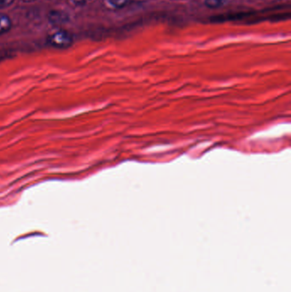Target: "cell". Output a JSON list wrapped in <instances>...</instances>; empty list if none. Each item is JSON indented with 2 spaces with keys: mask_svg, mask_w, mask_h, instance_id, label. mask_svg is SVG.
<instances>
[{
  "mask_svg": "<svg viewBox=\"0 0 291 292\" xmlns=\"http://www.w3.org/2000/svg\"><path fill=\"white\" fill-rule=\"evenodd\" d=\"M50 44L53 46L64 48L72 44L73 39L70 33L66 31H58L49 37Z\"/></svg>",
  "mask_w": 291,
  "mask_h": 292,
  "instance_id": "cell-1",
  "label": "cell"
},
{
  "mask_svg": "<svg viewBox=\"0 0 291 292\" xmlns=\"http://www.w3.org/2000/svg\"><path fill=\"white\" fill-rule=\"evenodd\" d=\"M49 21L50 23H53L54 25H59V24L67 23L69 21V17L63 11L54 10L50 12Z\"/></svg>",
  "mask_w": 291,
  "mask_h": 292,
  "instance_id": "cell-2",
  "label": "cell"
},
{
  "mask_svg": "<svg viewBox=\"0 0 291 292\" xmlns=\"http://www.w3.org/2000/svg\"><path fill=\"white\" fill-rule=\"evenodd\" d=\"M11 28V21L6 15L0 14V34L6 33Z\"/></svg>",
  "mask_w": 291,
  "mask_h": 292,
  "instance_id": "cell-3",
  "label": "cell"
},
{
  "mask_svg": "<svg viewBox=\"0 0 291 292\" xmlns=\"http://www.w3.org/2000/svg\"><path fill=\"white\" fill-rule=\"evenodd\" d=\"M226 2V0H206L205 3H206L207 6L215 9V8L221 6Z\"/></svg>",
  "mask_w": 291,
  "mask_h": 292,
  "instance_id": "cell-4",
  "label": "cell"
},
{
  "mask_svg": "<svg viewBox=\"0 0 291 292\" xmlns=\"http://www.w3.org/2000/svg\"><path fill=\"white\" fill-rule=\"evenodd\" d=\"M108 3H110L111 5L116 8H121V7L125 6L128 0H108Z\"/></svg>",
  "mask_w": 291,
  "mask_h": 292,
  "instance_id": "cell-5",
  "label": "cell"
},
{
  "mask_svg": "<svg viewBox=\"0 0 291 292\" xmlns=\"http://www.w3.org/2000/svg\"><path fill=\"white\" fill-rule=\"evenodd\" d=\"M14 0H0V7H7L13 3Z\"/></svg>",
  "mask_w": 291,
  "mask_h": 292,
  "instance_id": "cell-6",
  "label": "cell"
},
{
  "mask_svg": "<svg viewBox=\"0 0 291 292\" xmlns=\"http://www.w3.org/2000/svg\"><path fill=\"white\" fill-rule=\"evenodd\" d=\"M71 1L76 5L82 6V5H85V3H88L90 0H71Z\"/></svg>",
  "mask_w": 291,
  "mask_h": 292,
  "instance_id": "cell-7",
  "label": "cell"
},
{
  "mask_svg": "<svg viewBox=\"0 0 291 292\" xmlns=\"http://www.w3.org/2000/svg\"><path fill=\"white\" fill-rule=\"evenodd\" d=\"M24 2H33L34 0H23Z\"/></svg>",
  "mask_w": 291,
  "mask_h": 292,
  "instance_id": "cell-8",
  "label": "cell"
}]
</instances>
